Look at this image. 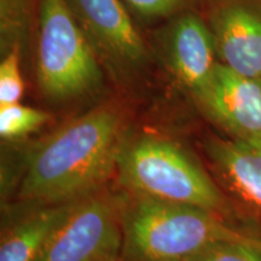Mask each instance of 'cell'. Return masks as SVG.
<instances>
[{"mask_svg":"<svg viewBox=\"0 0 261 261\" xmlns=\"http://www.w3.org/2000/svg\"><path fill=\"white\" fill-rule=\"evenodd\" d=\"M129 196L120 261H189L220 241L250 236L203 208Z\"/></svg>","mask_w":261,"mask_h":261,"instance_id":"cell-3","label":"cell"},{"mask_svg":"<svg viewBox=\"0 0 261 261\" xmlns=\"http://www.w3.org/2000/svg\"><path fill=\"white\" fill-rule=\"evenodd\" d=\"M108 67L119 74L140 70L149 60L145 40L121 0H65Z\"/></svg>","mask_w":261,"mask_h":261,"instance_id":"cell-6","label":"cell"},{"mask_svg":"<svg viewBox=\"0 0 261 261\" xmlns=\"http://www.w3.org/2000/svg\"><path fill=\"white\" fill-rule=\"evenodd\" d=\"M122 126L121 110L113 104L94 108L65 123L32 155L19 198L57 204L97 192L116 171Z\"/></svg>","mask_w":261,"mask_h":261,"instance_id":"cell-1","label":"cell"},{"mask_svg":"<svg viewBox=\"0 0 261 261\" xmlns=\"http://www.w3.org/2000/svg\"><path fill=\"white\" fill-rule=\"evenodd\" d=\"M37 11V0H0L2 50L8 52L27 37Z\"/></svg>","mask_w":261,"mask_h":261,"instance_id":"cell-12","label":"cell"},{"mask_svg":"<svg viewBox=\"0 0 261 261\" xmlns=\"http://www.w3.org/2000/svg\"><path fill=\"white\" fill-rule=\"evenodd\" d=\"M116 261H120V260H116Z\"/></svg>","mask_w":261,"mask_h":261,"instance_id":"cell-17","label":"cell"},{"mask_svg":"<svg viewBox=\"0 0 261 261\" xmlns=\"http://www.w3.org/2000/svg\"><path fill=\"white\" fill-rule=\"evenodd\" d=\"M207 2L208 0H121L132 17L143 22L171 19L182 12L198 10Z\"/></svg>","mask_w":261,"mask_h":261,"instance_id":"cell-14","label":"cell"},{"mask_svg":"<svg viewBox=\"0 0 261 261\" xmlns=\"http://www.w3.org/2000/svg\"><path fill=\"white\" fill-rule=\"evenodd\" d=\"M204 8L219 63L261 79V0H208Z\"/></svg>","mask_w":261,"mask_h":261,"instance_id":"cell-8","label":"cell"},{"mask_svg":"<svg viewBox=\"0 0 261 261\" xmlns=\"http://www.w3.org/2000/svg\"><path fill=\"white\" fill-rule=\"evenodd\" d=\"M50 114L22 104L0 107V136L3 139H15L27 136L45 125Z\"/></svg>","mask_w":261,"mask_h":261,"instance_id":"cell-13","label":"cell"},{"mask_svg":"<svg viewBox=\"0 0 261 261\" xmlns=\"http://www.w3.org/2000/svg\"><path fill=\"white\" fill-rule=\"evenodd\" d=\"M19 60L21 47L16 46L5 52V56L0 63V107L19 103L23 97L24 85Z\"/></svg>","mask_w":261,"mask_h":261,"instance_id":"cell-16","label":"cell"},{"mask_svg":"<svg viewBox=\"0 0 261 261\" xmlns=\"http://www.w3.org/2000/svg\"><path fill=\"white\" fill-rule=\"evenodd\" d=\"M203 151L237 218L255 224L261 238V150L228 137L208 135Z\"/></svg>","mask_w":261,"mask_h":261,"instance_id":"cell-9","label":"cell"},{"mask_svg":"<svg viewBox=\"0 0 261 261\" xmlns=\"http://www.w3.org/2000/svg\"><path fill=\"white\" fill-rule=\"evenodd\" d=\"M35 75L54 102L89 96L100 87L99 58L65 0H37Z\"/></svg>","mask_w":261,"mask_h":261,"instance_id":"cell-4","label":"cell"},{"mask_svg":"<svg viewBox=\"0 0 261 261\" xmlns=\"http://www.w3.org/2000/svg\"><path fill=\"white\" fill-rule=\"evenodd\" d=\"M194 102L225 137L261 150V79L218 63L211 83Z\"/></svg>","mask_w":261,"mask_h":261,"instance_id":"cell-7","label":"cell"},{"mask_svg":"<svg viewBox=\"0 0 261 261\" xmlns=\"http://www.w3.org/2000/svg\"><path fill=\"white\" fill-rule=\"evenodd\" d=\"M125 201L98 192L75 201L35 261L120 260Z\"/></svg>","mask_w":261,"mask_h":261,"instance_id":"cell-5","label":"cell"},{"mask_svg":"<svg viewBox=\"0 0 261 261\" xmlns=\"http://www.w3.org/2000/svg\"><path fill=\"white\" fill-rule=\"evenodd\" d=\"M115 173L129 195L203 208L228 223L237 218L213 175L171 139L154 135L123 139Z\"/></svg>","mask_w":261,"mask_h":261,"instance_id":"cell-2","label":"cell"},{"mask_svg":"<svg viewBox=\"0 0 261 261\" xmlns=\"http://www.w3.org/2000/svg\"><path fill=\"white\" fill-rule=\"evenodd\" d=\"M75 201L45 204L2 233L0 261H35L54 228Z\"/></svg>","mask_w":261,"mask_h":261,"instance_id":"cell-11","label":"cell"},{"mask_svg":"<svg viewBox=\"0 0 261 261\" xmlns=\"http://www.w3.org/2000/svg\"><path fill=\"white\" fill-rule=\"evenodd\" d=\"M189 261H261V240L246 236L220 241Z\"/></svg>","mask_w":261,"mask_h":261,"instance_id":"cell-15","label":"cell"},{"mask_svg":"<svg viewBox=\"0 0 261 261\" xmlns=\"http://www.w3.org/2000/svg\"><path fill=\"white\" fill-rule=\"evenodd\" d=\"M160 41L169 71L194 100L211 83L219 63L204 16L192 10L168 19Z\"/></svg>","mask_w":261,"mask_h":261,"instance_id":"cell-10","label":"cell"}]
</instances>
